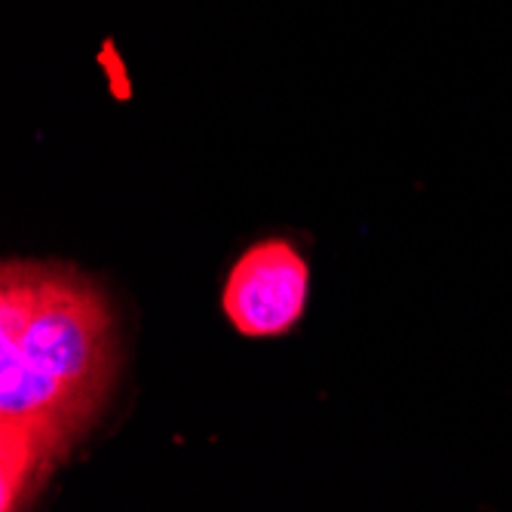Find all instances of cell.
Returning <instances> with one entry per match:
<instances>
[{
    "label": "cell",
    "instance_id": "cell-1",
    "mask_svg": "<svg viewBox=\"0 0 512 512\" xmlns=\"http://www.w3.org/2000/svg\"><path fill=\"white\" fill-rule=\"evenodd\" d=\"M117 368L114 316L86 279L7 264L0 279V482L16 509L86 430Z\"/></svg>",
    "mask_w": 512,
    "mask_h": 512
},
{
    "label": "cell",
    "instance_id": "cell-2",
    "mask_svg": "<svg viewBox=\"0 0 512 512\" xmlns=\"http://www.w3.org/2000/svg\"><path fill=\"white\" fill-rule=\"evenodd\" d=\"M310 267L289 240H264L246 249L230 267L221 307L246 338L286 335L304 316Z\"/></svg>",
    "mask_w": 512,
    "mask_h": 512
}]
</instances>
